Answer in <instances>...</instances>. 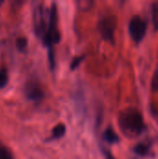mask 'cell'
Here are the masks:
<instances>
[{
  "label": "cell",
  "mask_w": 158,
  "mask_h": 159,
  "mask_svg": "<svg viewBox=\"0 0 158 159\" xmlns=\"http://www.w3.org/2000/svg\"><path fill=\"white\" fill-rule=\"evenodd\" d=\"M118 124L121 131L128 137L139 136L146 129L142 115L135 108L123 110L119 115Z\"/></svg>",
  "instance_id": "obj_1"
},
{
  "label": "cell",
  "mask_w": 158,
  "mask_h": 159,
  "mask_svg": "<svg viewBox=\"0 0 158 159\" xmlns=\"http://www.w3.org/2000/svg\"><path fill=\"white\" fill-rule=\"evenodd\" d=\"M49 12H50V8L45 7L43 4H38L34 9L33 20H34V32L37 37L40 38L41 40L44 37L48 26Z\"/></svg>",
  "instance_id": "obj_2"
},
{
  "label": "cell",
  "mask_w": 158,
  "mask_h": 159,
  "mask_svg": "<svg viewBox=\"0 0 158 159\" xmlns=\"http://www.w3.org/2000/svg\"><path fill=\"white\" fill-rule=\"evenodd\" d=\"M116 28V19L115 16H107L99 21V31L102 38L110 43H115V32Z\"/></svg>",
  "instance_id": "obj_3"
},
{
  "label": "cell",
  "mask_w": 158,
  "mask_h": 159,
  "mask_svg": "<svg viewBox=\"0 0 158 159\" xmlns=\"http://www.w3.org/2000/svg\"><path fill=\"white\" fill-rule=\"evenodd\" d=\"M129 32L132 40L136 43H140L145 36L146 23L140 16H134L129 24Z\"/></svg>",
  "instance_id": "obj_4"
},
{
  "label": "cell",
  "mask_w": 158,
  "mask_h": 159,
  "mask_svg": "<svg viewBox=\"0 0 158 159\" xmlns=\"http://www.w3.org/2000/svg\"><path fill=\"white\" fill-rule=\"evenodd\" d=\"M24 94L28 100L33 102H38L42 100L45 96V93L37 82L30 81L24 87Z\"/></svg>",
  "instance_id": "obj_5"
},
{
  "label": "cell",
  "mask_w": 158,
  "mask_h": 159,
  "mask_svg": "<svg viewBox=\"0 0 158 159\" xmlns=\"http://www.w3.org/2000/svg\"><path fill=\"white\" fill-rule=\"evenodd\" d=\"M103 140L110 144H114L119 142V137L112 128H108L103 133Z\"/></svg>",
  "instance_id": "obj_6"
},
{
  "label": "cell",
  "mask_w": 158,
  "mask_h": 159,
  "mask_svg": "<svg viewBox=\"0 0 158 159\" xmlns=\"http://www.w3.org/2000/svg\"><path fill=\"white\" fill-rule=\"evenodd\" d=\"M66 133V127L64 124H58L53 129H52V135L51 139L52 140H58L62 138Z\"/></svg>",
  "instance_id": "obj_7"
},
{
  "label": "cell",
  "mask_w": 158,
  "mask_h": 159,
  "mask_svg": "<svg viewBox=\"0 0 158 159\" xmlns=\"http://www.w3.org/2000/svg\"><path fill=\"white\" fill-rule=\"evenodd\" d=\"M152 20L155 29L158 30V2L152 4Z\"/></svg>",
  "instance_id": "obj_8"
},
{
  "label": "cell",
  "mask_w": 158,
  "mask_h": 159,
  "mask_svg": "<svg viewBox=\"0 0 158 159\" xmlns=\"http://www.w3.org/2000/svg\"><path fill=\"white\" fill-rule=\"evenodd\" d=\"M0 159H14L11 152L0 142Z\"/></svg>",
  "instance_id": "obj_9"
},
{
  "label": "cell",
  "mask_w": 158,
  "mask_h": 159,
  "mask_svg": "<svg viewBox=\"0 0 158 159\" xmlns=\"http://www.w3.org/2000/svg\"><path fill=\"white\" fill-rule=\"evenodd\" d=\"M148 147L144 143H139L134 147V153L141 157H145L148 153Z\"/></svg>",
  "instance_id": "obj_10"
},
{
  "label": "cell",
  "mask_w": 158,
  "mask_h": 159,
  "mask_svg": "<svg viewBox=\"0 0 158 159\" xmlns=\"http://www.w3.org/2000/svg\"><path fill=\"white\" fill-rule=\"evenodd\" d=\"M8 82V74L7 69L2 68L0 70V89H4Z\"/></svg>",
  "instance_id": "obj_11"
},
{
  "label": "cell",
  "mask_w": 158,
  "mask_h": 159,
  "mask_svg": "<svg viewBox=\"0 0 158 159\" xmlns=\"http://www.w3.org/2000/svg\"><path fill=\"white\" fill-rule=\"evenodd\" d=\"M151 89L154 92H158V67L156 69L153 75V78L151 82Z\"/></svg>",
  "instance_id": "obj_12"
},
{
  "label": "cell",
  "mask_w": 158,
  "mask_h": 159,
  "mask_svg": "<svg viewBox=\"0 0 158 159\" xmlns=\"http://www.w3.org/2000/svg\"><path fill=\"white\" fill-rule=\"evenodd\" d=\"M16 46L19 50L23 51L27 48V39L25 37H20L16 41Z\"/></svg>",
  "instance_id": "obj_13"
},
{
  "label": "cell",
  "mask_w": 158,
  "mask_h": 159,
  "mask_svg": "<svg viewBox=\"0 0 158 159\" xmlns=\"http://www.w3.org/2000/svg\"><path fill=\"white\" fill-rule=\"evenodd\" d=\"M84 59H85V55L75 57V58L73 60V61L71 62V70H74V69H76V68L79 66V64L84 61Z\"/></svg>",
  "instance_id": "obj_14"
},
{
  "label": "cell",
  "mask_w": 158,
  "mask_h": 159,
  "mask_svg": "<svg viewBox=\"0 0 158 159\" xmlns=\"http://www.w3.org/2000/svg\"><path fill=\"white\" fill-rule=\"evenodd\" d=\"M105 157H106V159H115L110 152H105Z\"/></svg>",
  "instance_id": "obj_15"
},
{
  "label": "cell",
  "mask_w": 158,
  "mask_h": 159,
  "mask_svg": "<svg viewBox=\"0 0 158 159\" xmlns=\"http://www.w3.org/2000/svg\"><path fill=\"white\" fill-rule=\"evenodd\" d=\"M2 4H3V1H1V0H0V7H1V5H2Z\"/></svg>",
  "instance_id": "obj_16"
}]
</instances>
